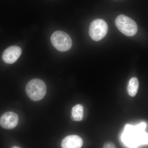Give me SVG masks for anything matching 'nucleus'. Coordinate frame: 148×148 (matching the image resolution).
<instances>
[{
    "label": "nucleus",
    "mask_w": 148,
    "mask_h": 148,
    "mask_svg": "<svg viewBox=\"0 0 148 148\" xmlns=\"http://www.w3.org/2000/svg\"><path fill=\"white\" fill-rule=\"evenodd\" d=\"M26 91L28 97L32 101H40L46 94V86L41 79H34L27 83Z\"/></svg>",
    "instance_id": "f257e3e1"
},
{
    "label": "nucleus",
    "mask_w": 148,
    "mask_h": 148,
    "mask_svg": "<svg viewBox=\"0 0 148 148\" xmlns=\"http://www.w3.org/2000/svg\"><path fill=\"white\" fill-rule=\"evenodd\" d=\"M116 26L119 30L127 36H133L138 31L137 24L133 19L124 15H120L115 20Z\"/></svg>",
    "instance_id": "f03ea898"
},
{
    "label": "nucleus",
    "mask_w": 148,
    "mask_h": 148,
    "mask_svg": "<svg viewBox=\"0 0 148 148\" xmlns=\"http://www.w3.org/2000/svg\"><path fill=\"white\" fill-rule=\"evenodd\" d=\"M103 148H116V147L112 142L108 141L104 144Z\"/></svg>",
    "instance_id": "f8f14e48"
},
{
    "label": "nucleus",
    "mask_w": 148,
    "mask_h": 148,
    "mask_svg": "<svg viewBox=\"0 0 148 148\" xmlns=\"http://www.w3.org/2000/svg\"><path fill=\"white\" fill-rule=\"evenodd\" d=\"M135 138L138 146L148 144V134L145 131L136 134Z\"/></svg>",
    "instance_id": "9d476101"
},
{
    "label": "nucleus",
    "mask_w": 148,
    "mask_h": 148,
    "mask_svg": "<svg viewBox=\"0 0 148 148\" xmlns=\"http://www.w3.org/2000/svg\"><path fill=\"white\" fill-rule=\"evenodd\" d=\"M22 50L17 46L10 47L3 52L2 59L5 63L12 64L15 63L21 55Z\"/></svg>",
    "instance_id": "423d86ee"
},
{
    "label": "nucleus",
    "mask_w": 148,
    "mask_h": 148,
    "mask_svg": "<svg viewBox=\"0 0 148 148\" xmlns=\"http://www.w3.org/2000/svg\"><path fill=\"white\" fill-rule=\"evenodd\" d=\"M83 145L82 138L76 135H71L64 138L61 142L62 148H81Z\"/></svg>",
    "instance_id": "0eeeda50"
},
{
    "label": "nucleus",
    "mask_w": 148,
    "mask_h": 148,
    "mask_svg": "<svg viewBox=\"0 0 148 148\" xmlns=\"http://www.w3.org/2000/svg\"><path fill=\"white\" fill-rule=\"evenodd\" d=\"M51 42L53 47L61 52L70 50L73 44L70 36L67 33L61 31H56L51 35Z\"/></svg>",
    "instance_id": "7ed1b4c3"
},
{
    "label": "nucleus",
    "mask_w": 148,
    "mask_h": 148,
    "mask_svg": "<svg viewBox=\"0 0 148 148\" xmlns=\"http://www.w3.org/2000/svg\"><path fill=\"white\" fill-rule=\"evenodd\" d=\"M139 83L138 79L135 77H132L130 80L127 87L128 94L132 97H135L138 92Z\"/></svg>",
    "instance_id": "1a4fd4ad"
},
{
    "label": "nucleus",
    "mask_w": 148,
    "mask_h": 148,
    "mask_svg": "<svg viewBox=\"0 0 148 148\" xmlns=\"http://www.w3.org/2000/svg\"><path fill=\"white\" fill-rule=\"evenodd\" d=\"M84 116V107L81 104L74 106L72 108L71 119L73 121H80L82 120Z\"/></svg>",
    "instance_id": "6e6552de"
},
{
    "label": "nucleus",
    "mask_w": 148,
    "mask_h": 148,
    "mask_svg": "<svg viewBox=\"0 0 148 148\" xmlns=\"http://www.w3.org/2000/svg\"><path fill=\"white\" fill-rule=\"evenodd\" d=\"M12 148H21L19 147H17V146H14V147H12Z\"/></svg>",
    "instance_id": "ddd939ff"
},
{
    "label": "nucleus",
    "mask_w": 148,
    "mask_h": 148,
    "mask_svg": "<svg viewBox=\"0 0 148 148\" xmlns=\"http://www.w3.org/2000/svg\"><path fill=\"white\" fill-rule=\"evenodd\" d=\"M146 125H147L145 123L143 122L138 125L137 126H134V130H135V134L144 132L145 130Z\"/></svg>",
    "instance_id": "9b49d317"
},
{
    "label": "nucleus",
    "mask_w": 148,
    "mask_h": 148,
    "mask_svg": "<svg viewBox=\"0 0 148 148\" xmlns=\"http://www.w3.org/2000/svg\"><path fill=\"white\" fill-rule=\"evenodd\" d=\"M18 115L12 112H8L3 114L0 118V125L6 129H13L18 123Z\"/></svg>",
    "instance_id": "39448f33"
},
{
    "label": "nucleus",
    "mask_w": 148,
    "mask_h": 148,
    "mask_svg": "<svg viewBox=\"0 0 148 148\" xmlns=\"http://www.w3.org/2000/svg\"><path fill=\"white\" fill-rule=\"evenodd\" d=\"M108 27L106 21L102 19H96L90 23L89 34L93 40L98 41L104 38L108 32Z\"/></svg>",
    "instance_id": "20e7f679"
}]
</instances>
